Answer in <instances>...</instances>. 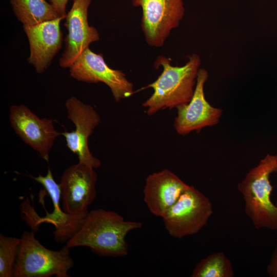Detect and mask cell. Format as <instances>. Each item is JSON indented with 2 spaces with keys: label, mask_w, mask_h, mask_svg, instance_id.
<instances>
[{
  "label": "cell",
  "mask_w": 277,
  "mask_h": 277,
  "mask_svg": "<svg viewBox=\"0 0 277 277\" xmlns=\"http://www.w3.org/2000/svg\"><path fill=\"white\" fill-rule=\"evenodd\" d=\"M142 227L141 222L126 221L114 211L95 209L88 212L81 229L66 245L70 248L87 247L101 256H123L128 252L127 234Z\"/></svg>",
  "instance_id": "1"
},
{
  "label": "cell",
  "mask_w": 277,
  "mask_h": 277,
  "mask_svg": "<svg viewBox=\"0 0 277 277\" xmlns=\"http://www.w3.org/2000/svg\"><path fill=\"white\" fill-rule=\"evenodd\" d=\"M201 60L193 53L182 66H173L169 58L157 56L155 68L162 67L158 78L146 88L153 89L152 94L143 103L146 113L152 115L161 110L171 109L189 103L194 94Z\"/></svg>",
  "instance_id": "2"
},
{
  "label": "cell",
  "mask_w": 277,
  "mask_h": 277,
  "mask_svg": "<svg viewBox=\"0 0 277 277\" xmlns=\"http://www.w3.org/2000/svg\"><path fill=\"white\" fill-rule=\"evenodd\" d=\"M277 173V154H267L238 183L244 201L245 214L256 229L277 230V206L271 200L270 178Z\"/></svg>",
  "instance_id": "3"
},
{
  "label": "cell",
  "mask_w": 277,
  "mask_h": 277,
  "mask_svg": "<svg viewBox=\"0 0 277 277\" xmlns=\"http://www.w3.org/2000/svg\"><path fill=\"white\" fill-rule=\"evenodd\" d=\"M35 232L24 231L14 270V277H69L74 266L66 245L58 250L49 249L35 237Z\"/></svg>",
  "instance_id": "4"
},
{
  "label": "cell",
  "mask_w": 277,
  "mask_h": 277,
  "mask_svg": "<svg viewBox=\"0 0 277 277\" xmlns=\"http://www.w3.org/2000/svg\"><path fill=\"white\" fill-rule=\"evenodd\" d=\"M213 214L210 199L190 186L162 217L166 231L176 239L197 233Z\"/></svg>",
  "instance_id": "5"
},
{
  "label": "cell",
  "mask_w": 277,
  "mask_h": 277,
  "mask_svg": "<svg viewBox=\"0 0 277 277\" xmlns=\"http://www.w3.org/2000/svg\"><path fill=\"white\" fill-rule=\"evenodd\" d=\"M142 9L141 28L149 46L162 47L185 14L183 0H132Z\"/></svg>",
  "instance_id": "6"
},
{
  "label": "cell",
  "mask_w": 277,
  "mask_h": 277,
  "mask_svg": "<svg viewBox=\"0 0 277 277\" xmlns=\"http://www.w3.org/2000/svg\"><path fill=\"white\" fill-rule=\"evenodd\" d=\"M30 176L45 188L51 199L53 208L52 212L46 210V213L42 217L38 215L35 209L32 210L29 215L31 230L36 232L41 224H51L55 227L53 233L54 240L58 243H67L81 229L89 211L69 213L61 208L60 184L54 180L49 168L44 176L38 174L36 176Z\"/></svg>",
  "instance_id": "7"
},
{
  "label": "cell",
  "mask_w": 277,
  "mask_h": 277,
  "mask_svg": "<svg viewBox=\"0 0 277 277\" xmlns=\"http://www.w3.org/2000/svg\"><path fill=\"white\" fill-rule=\"evenodd\" d=\"M65 105L67 117L75 128L72 131L62 133L67 147L77 155L78 162L98 168L101 162L90 151L88 140L100 123L99 114L91 105L84 103L75 96L68 98Z\"/></svg>",
  "instance_id": "8"
},
{
  "label": "cell",
  "mask_w": 277,
  "mask_h": 277,
  "mask_svg": "<svg viewBox=\"0 0 277 277\" xmlns=\"http://www.w3.org/2000/svg\"><path fill=\"white\" fill-rule=\"evenodd\" d=\"M70 68V76L78 81L102 82L111 90L116 102L129 97L133 93V85L121 70L112 69L105 62L102 54L86 48Z\"/></svg>",
  "instance_id": "9"
},
{
  "label": "cell",
  "mask_w": 277,
  "mask_h": 277,
  "mask_svg": "<svg viewBox=\"0 0 277 277\" xmlns=\"http://www.w3.org/2000/svg\"><path fill=\"white\" fill-rule=\"evenodd\" d=\"M9 119L19 138L48 162L49 152L60 135L54 127L53 121L39 117L24 104L11 106Z\"/></svg>",
  "instance_id": "10"
},
{
  "label": "cell",
  "mask_w": 277,
  "mask_h": 277,
  "mask_svg": "<svg viewBox=\"0 0 277 277\" xmlns=\"http://www.w3.org/2000/svg\"><path fill=\"white\" fill-rule=\"evenodd\" d=\"M97 181L94 168L84 164L78 162L65 169L59 184L63 209L69 213L88 211L96 196Z\"/></svg>",
  "instance_id": "11"
},
{
  "label": "cell",
  "mask_w": 277,
  "mask_h": 277,
  "mask_svg": "<svg viewBox=\"0 0 277 277\" xmlns=\"http://www.w3.org/2000/svg\"><path fill=\"white\" fill-rule=\"evenodd\" d=\"M208 76V71L200 68L191 101L176 108L177 115L173 127L179 134L186 135L192 131H200L205 127H211L219 123L222 110L211 106L205 96L204 88Z\"/></svg>",
  "instance_id": "12"
},
{
  "label": "cell",
  "mask_w": 277,
  "mask_h": 277,
  "mask_svg": "<svg viewBox=\"0 0 277 277\" xmlns=\"http://www.w3.org/2000/svg\"><path fill=\"white\" fill-rule=\"evenodd\" d=\"M92 0H73L66 16L65 26L68 33L65 38V48L60 59L63 68H70L82 52L93 42L100 39L95 28L89 26L88 11Z\"/></svg>",
  "instance_id": "13"
},
{
  "label": "cell",
  "mask_w": 277,
  "mask_h": 277,
  "mask_svg": "<svg viewBox=\"0 0 277 277\" xmlns=\"http://www.w3.org/2000/svg\"><path fill=\"white\" fill-rule=\"evenodd\" d=\"M66 16L31 26H23L30 46L28 63L38 73H43L61 48L62 33L60 23Z\"/></svg>",
  "instance_id": "14"
},
{
  "label": "cell",
  "mask_w": 277,
  "mask_h": 277,
  "mask_svg": "<svg viewBox=\"0 0 277 277\" xmlns=\"http://www.w3.org/2000/svg\"><path fill=\"white\" fill-rule=\"evenodd\" d=\"M189 186L172 171L165 169L147 176L144 201L152 214L162 217Z\"/></svg>",
  "instance_id": "15"
},
{
  "label": "cell",
  "mask_w": 277,
  "mask_h": 277,
  "mask_svg": "<svg viewBox=\"0 0 277 277\" xmlns=\"http://www.w3.org/2000/svg\"><path fill=\"white\" fill-rule=\"evenodd\" d=\"M10 4L23 26H31L62 16L46 0H10Z\"/></svg>",
  "instance_id": "16"
},
{
  "label": "cell",
  "mask_w": 277,
  "mask_h": 277,
  "mask_svg": "<svg viewBox=\"0 0 277 277\" xmlns=\"http://www.w3.org/2000/svg\"><path fill=\"white\" fill-rule=\"evenodd\" d=\"M234 270L230 260L223 251L213 253L197 263L192 277H233Z\"/></svg>",
  "instance_id": "17"
},
{
  "label": "cell",
  "mask_w": 277,
  "mask_h": 277,
  "mask_svg": "<svg viewBox=\"0 0 277 277\" xmlns=\"http://www.w3.org/2000/svg\"><path fill=\"white\" fill-rule=\"evenodd\" d=\"M21 242V238L0 234V277H12Z\"/></svg>",
  "instance_id": "18"
},
{
  "label": "cell",
  "mask_w": 277,
  "mask_h": 277,
  "mask_svg": "<svg viewBox=\"0 0 277 277\" xmlns=\"http://www.w3.org/2000/svg\"><path fill=\"white\" fill-rule=\"evenodd\" d=\"M266 272L270 277H277V236L275 246L267 265Z\"/></svg>",
  "instance_id": "19"
},
{
  "label": "cell",
  "mask_w": 277,
  "mask_h": 277,
  "mask_svg": "<svg viewBox=\"0 0 277 277\" xmlns=\"http://www.w3.org/2000/svg\"><path fill=\"white\" fill-rule=\"evenodd\" d=\"M61 16H66V6L69 0H49Z\"/></svg>",
  "instance_id": "20"
},
{
  "label": "cell",
  "mask_w": 277,
  "mask_h": 277,
  "mask_svg": "<svg viewBox=\"0 0 277 277\" xmlns=\"http://www.w3.org/2000/svg\"><path fill=\"white\" fill-rule=\"evenodd\" d=\"M275 204L277 206V198H276Z\"/></svg>",
  "instance_id": "21"
}]
</instances>
